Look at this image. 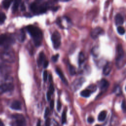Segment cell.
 Segmentation results:
<instances>
[{
  "instance_id": "obj_1",
  "label": "cell",
  "mask_w": 126,
  "mask_h": 126,
  "mask_svg": "<svg viewBox=\"0 0 126 126\" xmlns=\"http://www.w3.org/2000/svg\"><path fill=\"white\" fill-rule=\"evenodd\" d=\"M26 30L32 38L35 46H40L43 38V33L41 30L37 27L31 25L27 26Z\"/></svg>"
},
{
  "instance_id": "obj_2",
  "label": "cell",
  "mask_w": 126,
  "mask_h": 126,
  "mask_svg": "<svg viewBox=\"0 0 126 126\" xmlns=\"http://www.w3.org/2000/svg\"><path fill=\"white\" fill-rule=\"evenodd\" d=\"M116 65L118 68H120L125 64V52L121 44L117 45L116 48Z\"/></svg>"
},
{
  "instance_id": "obj_3",
  "label": "cell",
  "mask_w": 126,
  "mask_h": 126,
  "mask_svg": "<svg viewBox=\"0 0 126 126\" xmlns=\"http://www.w3.org/2000/svg\"><path fill=\"white\" fill-rule=\"evenodd\" d=\"M47 4L46 3H39L37 2H33L30 5L31 10L36 14L44 13L47 9Z\"/></svg>"
},
{
  "instance_id": "obj_4",
  "label": "cell",
  "mask_w": 126,
  "mask_h": 126,
  "mask_svg": "<svg viewBox=\"0 0 126 126\" xmlns=\"http://www.w3.org/2000/svg\"><path fill=\"white\" fill-rule=\"evenodd\" d=\"M1 59L5 62L12 63L15 62V57L14 52L9 48H5V50L0 55Z\"/></svg>"
},
{
  "instance_id": "obj_5",
  "label": "cell",
  "mask_w": 126,
  "mask_h": 126,
  "mask_svg": "<svg viewBox=\"0 0 126 126\" xmlns=\"http://www.w3.org/2000/svg\"><path fill=\"white\" fill-rule=\"evenodd\" d=\"M11 126H26V121L24 116L20 114H14L11 116Z\"/></svg>"
},
{
  "instance_id": "obj_6",
  "label": "cell",
  "mask_w": 126,
  "mask_h": 126,
  "mask_svg": "<svg viewBox=\"0 0 126 126\" xmlns=\"http://www.w3.org/2000/svg\"><path fill=\"white\" fill-rule=\"evenodd\" d=\"M14 42V38L11 35L6 34L0 35V46L4 45L5 48H9V46Z\"/></svg>"
},
{
  "instance_id": "obj_7",
  "label": "cell",
  "mask_w": 126,
  "mask_h": 126,
  "mask_svg": "<svg viewBox=\"0 0 126 126\" xmlns=\"http://www.w3.org/2000/svg\"><path fill=\"white\" fill-rule=\"evenodd\" d=\"M51 40L52 42L53 47L55 49H58L61 43V36L58 31H55L52 36Z\"/></svg>"
},
{
  "instance_id": "obj_8",
  "label": "cell",
  "mask_w": 126,
  "mask_h": 126,
  "mask_svg": "<svg viewBox=\"0 0 126 126\" xmlns=\"http://www.w3.org/2000/svg\"><path fill=\"white\" fill-rule=\"evenodd\" d=\"M14 89V85L11 83H5L0 85V94L11 91Z\"/></svg>"
},
{
  "instance_id": "obj_9",
  "label": "cell",
  "mask_w": 126,
  "mask_h": 126,
  "mask_svg": "<svg viewBox=\"0 0 126 126\" xmlns=\"http://www.w3.org/2000/svg\"><path fill=\"white\" fill-rule=\"evenodd\" d=\"M85 82V79L83 77H80L76 79L73 81L72 84V89L74 90V91H77L81 87Z\"/></svg>"
},
{
  "instance_id": "obj_10",
  "label": "cell",
  "mask_w": 126,
  "mask_h": 126,
  "mask_svg": "<svg viewBox=\"0 0 126 126\" xmlns=\"http://www.w3.org/2000/svg\"><path fill=\"white\" fill-rule=\"evenodd\" d=\"M104 33L103 30L100 27H96L94 28L91 32V35L94 39H96L98 37L99 35H101Z\"/></svg>"
},
{
  "instance_id": "obj_11",
  "label": "cell",
  "mask_w": 126,
  "mask_h": 126,
  "mask_svg": "<svg viewBox=\"0 0 126 126\" xmlns=\"http://www.w3.org/2000/svg\"><path fill=\"white\" fill-rule=\"evenodd\" d=\"M98 86L101 91H105L109 86V83L106 80L102 79L99 82Z\"/></svg>"
},
{
  "instance_id": "obj_12",
  "label": "cell",
  "mask_w": 126,
  "mask_h": 126,
  "mask_svg": "<svg viewBox=\"0 0 126 126\" xmlns=\"http://www.w3.org/2000/svg\"><path fill=\"white\" fill-rule=\"evenodd\" d=\"M112 69V63L110 62L107 63L104 65L103 69V73L105 75H108Z\"/></svg>"
},
{
  "instance_id": "obj_13",
  "label": "cell",
  "mask_w": 126,
  "mask_h": 126,
  "mask_svg": "<svg viewBox=\"0 0 126 126\" xmlns=\"http://www.w3.org/2000/svg\"><path fill=\"white\" fill-rule=\"evenodd\" d=\"M10 108L13 110H20L21 109V103L18 100H14L11 104Z\"/></svg>"
},
{
  "instance_id": "obj_14",
  "label": "cell",
  "mask_w": 126,
  "mask_h": 126,
  "mask_svg": "<svg viewBox=\"0 0 126 126\" xmlns=\"http://www.w3.org/2000/svg\"><path fill=\"white\" fill-rule=\"evenodd\" d=\"M55 71H56V73H57V74L58 75V76H59V77L62 80V81L63 82V83H64V84L67 85V81L66 80L63 73V72L62 71L61 69L58 68V67H57L55 69Z\"/></svg>"
},
{
  "instance_id": "obj_15",
  "label": "cell",
  "mask_w": 126,
  "mask_h": 126,
  "mask_svg": "<svg viewBox=\"0 0 126 126\" xmlns=\"http://www.w3.org/2000/svg\"><path fill=\"white\" fill-rule=\"evenodd\" d=\"M115 22L116 25H122L124 22L123 16L120 13L116 14L115 17Z\"/></svg>"
},
{
  "instance_id": "obj_16",
  "label": "cell",
  "mask_w": 126,
  "mask_h": 126,
  "mask_svg": "<svg viewBox=\"0 0 126 126\" xmlns=\"http://www.w3.org/2000/svg\"><path fill=\"white\" fill-rule=\"evenodd\" d=\"M45 56L44 54V53L43 52H40L39 54L38 55V57L37 60V65L38 66H40L43 63H44V62L45 61Z\"/></svg>"
},
{
  "instance_id": "obj_17",
  "label": "cell",
  "mask_w": 126,
  "mask_h": 126,
  "mask_svg": "<svg viewBox=\"0 0 126 126\" xmlns=\"http://www.w3.org/2000/svg\"><path fill=\"white\" fill-rule=\"evenodd\" d=\"M106 115H107V112L106 111H101L98 116V120L100 122L103 121L105 119L106 117Z\"/></svg>"
},
{
  "instance_id": "obj_18",
  "label": "cell",
  "mask_w": 126,
  "mask_h": 126,
  "mask_svg": "<svg viewBox=\"0 0 126 126\" xmlns=\"http://www.w3.org/2000/svg\"><path fill=\"white\" fill-rule=\"evenodd\" d=\"M25 37H26V36H25V33L24 31H23V30H21L20 31L19 33L18 34V40L20 42H22L25 40Z\"/></svg>"
},
{
  "instance_id": "obj_19",
  "label": "cell",
  "mask_w": 126,
  "mask_h": 126,
  "mask_svg": "<svg viewBox=\"0 0 126 126\" xmlns=\"http://www.w3.org/2000/svg\"><path fill=\"white\" fill-rule=\"evenodd\" d=\"M91 94H92L91 92L87 89H85V90L82 91V92H81L80 95L84 97H88L90 96Z\"/></svg>"
},
{
  "instance_id": "obj_20",
  "label": "cell",
  "mask_w": 126,
  "mask_h": 126,
  "mask_svg": "<svg viewBox=\"0 0 126 126\" xmlns=\"http://www.w3.org/2000/svg\"><path fill=\"white\" fill-rule=\"evenodd\" d=\"M85 56L83 54V52H80L79 54V56H78V64L79 65H81L85 61Z\"/></svg>"
},
{
  "instance_id": "obj_21",
  "label": "cell",
  "mask_w": 126,
  "mask_h": 126,
  "mask_svg": "<svg viewBox=\"0 0 126 126\" xmlns=\"http://www.w3.org/2000/svg\"><path fill=\"white\" fill-rule=\"evenodd\" d=\"M20 2H21L20 0H15L14 1V3H13V4L12 6V10L13 13L16 12L17 10Z\"/></svg>"
},
{
  "instance_id": "obj_22",
  "label": "cell",
  "mask_w": 126,
  "mask_h": 126,
  "mask_svg": "<svg viewBox=\"0 0 126 126\" xmlns=\"http://www.w3.org/2000/svg\"><path fill=\"white\" fill-rule=\"evenodd\" d=\"M68 69H69V71L70 73V74L71 75H74L76 73V70H75V68L74 66L70 64H68Z\"/></svg>"
},
{
  "instance_id": "obj_23",
  "label": "cell",
  "mask_w": 126,
  "mask_h": 126,
  "mask_svg": "<svg viewBox=\"0 0 126 126\" xmlns=\"http://www.w3.org/2000/svg\"><path fill=\"white\" fill-rule=\"evenodd\" d=\"M12 0H3L2 1V5L5 9H8L12 3Z\"/></svg>"
},
{
  "instance_id": "obj_24",
  "label": "cell",
  "mask_w": 126,
  "mask_h": 126,
  "mask_svg": "<svg viewBox=\"0 0 126 126\" xmlns=\"http://www.w3.org/2000/svg\"><path fill=\"white\" fill-rule=\"evenodd\" d=\"M6 15L3 12H0V24H2L6 19Z\"/></svg>"
},
{
  "instance_id": "obj_25",
  "label": "cell",
  "mask_w": 126,
  "mask_h": 126,
  "mask_svg": "<svg viewBox=\"0 0 126 126\" xmlns=\"http://www.w3.org/2000/svg\"><path fill=\"white\" fill-rule=\"evenodd\" d=\"M88 90H89V91H90L91 92V93H94V92H95L96 90V86L95 85H94V84H92V85H90L88 88H87Z\"/></svg>"
},
{
  "instance_id": "obj_26",
  "label": "cell",
  "mask_w": 126,
  "mask_h": 126,
  "mask_svg": "<svg viewBox=\"0 0 126 126\" xmlns=\"http://www.w3.org/2000/svg\"><path fill=\"white\" fill-rule=\"evenodd\" d=\"M117 32L120 35H123L125 33V30L123 27L119 26L117 28Z\"/></svg>"
},
{
  "instance_id": "obj_27",
  "label": "cell",
  "mask_w": 126,
  "mask_h": 126,
  "mask_svg": "<svg viewBox=\"0 0 126 126\" xmlns=\"http://www.w3.org/2000/svg\"><path fill=\"white\" fill-rule=\"evenodd\" d=\"M66 111L65 110L63 111L62 113V124H63L66 122Z\"/></svg>"
},
{
  "instance_id": "obj_28",
  "label": "cell",
  "mask_w": 126,
  "mask_h": 126,
  "mask_svg": "<svg viewBox=\"0 0 126 126\" xmlns=\"http://www.w3.org/2000/svg\"><path fill=\"white\" fill-rule=\"evenodd\" d=\"M59 57V54H56V55H55L51 57V60H52V61L53 62L56 63V62L58 61Z\"/></svg>"
},
{
  "instance_id": "obj_29",
  "label": "cell",
  "mask_w": 126,
  "mask_h": 126,
  "mask_svg": "<svg viewBox=\"0 0 126 126\" xmlns=\"http://www.w3.org/2000/svg\"><path fill=\"white\" fill-rule=\"evenodd\" d=\"M47 77H48V72L47 70H45L43 72V81L44 82H46L47 80Z\"/></svg>"
},
{
  "instance_id": "obj_30",
  "label": "cell",
  "mask_w": 126,
  "mask_h": 126,
  "mask_svg": "<svg viewBox=\"0 0 126 126\" xmlns=\"http://www.w3.org/2000/svg\"><path fill=\"white\" fill-rule=\"evenodd\" d=\"M54 92V87H53V85L52 84H51L50 85V87H49V90L48 92L52 95L53 94Z\"/></svg>"
},
{
  "instance_id": "obj_31",
  "label": "cell",
  "mask_w": 126,
  "mask_h": 126,
  "mask_svg": "<svg viewBox=\"0 0 126 126\" xmlns=\"http://www.w3.org/2000/svg\"><path fill=\"white\" fill-rule=\"evenodd\" d=\"M97 50V49H96L95 47H94V49H93L92 51V54L95 56V57H97V55H98V52L96 51Z\"/></svg>"
},
{
  "instance_id": "obj_32",
  "label": "cell",
  "mask_w": 126,
  "mask_h": 126,
  "mask_svg": "<svg viewBox=\"0 0 126 126\" xmlns=\"http://www.w3.org/2000/svg\"><path fill=\"white\" fill-rule=\"evenodd\" d=\"M61 107H62V104L61 103V101H60V100H58L57 101V110L58 111H60L61 110Z\"/></svg>"
},
{
  "instance_id": "obj_33",
  "label": "cell",
  "mask_w": 126,
  "mask_h": 126,
  "mask_svg": "<svg viewBox=\"0 0 126 126\" xmlns=\"http://www.w3.org/2000/svg\"><path fill=\"white\" fill-rule=\"evenodd\" d=\"M87 121L89 123L92 124L94 121V118L93 117H89L87 119Z\"/></svg>"
},
{
  "instance_id": "obj_34",
  "label": "cell",
  "mask_w": 126,
  "mask_h": 126,
  "mask_svg": "<svg viewBox=\"0 0 126 126\" xmlns=\"http://www.w3.org/2000/svg\"><path fill=\"white\" fill-rule=\"evenodd\" d=\"M49 113V109L48 107H46L45 110V113H44V118H46L48 116V114Z\"/></svg>"
},
{
  "instance_id": "obj_35",
  "label": "cell",
  "mask_w": 126,
  "mask_h": 126,
  "mask_svg": "<svg viewBox=\"0 0 126 126\" xmlns=\"http://www.w3.org/2000/svg\"><path fill=\"white\" fill-rule=\"evenodd\" d=\"M122 108L124 112H125V111H126V103H125V100H124L123 101V102H122Z\"/></svg>"
},
{
  "instance_id": "obj_36",
  "label": "cell",
  "mask_w": 126,
  "mask_h": 126,
  "mask_svg": "<svg viewBox=\"0 0 126 126\" xmlns=\"http://www.w3.org/2000/svg\"><path fill=\"white\" fill-rule=\"evenodd\" d=\"M50 119L49 118H47L45 121V126H50Z\"/></svg>"
},
{
  "instance_id": "obj_37",
  "label": "cell",
  "mask_w": 126,
  "mask_h": 126,
  "mask_svg": "<svg viewBox=\"0 0 126 126\" xmlns=\"http://www.w3.org/2000/svg\"><path fill=\"white\" fill-rule=\"evenodd\" d=\"M49 65V62L48 61H45L43 63V66L44 68H46L48 67Z\"/></svg>"
},
{
  "instance_id": "obj_38",
  "label": "cell",
  "mask_w": 126,
  "mask_h": 126,
  "mask_svg": "<svg viewBox=\"0 0 126 126\" xmlns=\"http://www.w3.org/2000/svg\"><path fill=\"white\" fill-rule=\"evenodd\" d=\"M50 108L51 109H53L54 106V100H52L50 102Z\"/></svg>"
},
{
  "instance_id": "obj_39",
  "label": "cell",
  "mask_w": 126,
  "mask_h": 126,
  "mask_svg": "<svg viewBox=\"0 0 126 126\" xmlns=\"http://www.w3.org/2000/svg\"><path fill=\"white\" fill-rule=\"evenodd\" d=\"M51 94L48 92H47V94H46V97H47V100L49 101L51 99Z\"/></svg>"
},
{
  "instance_id": "obj_40",
  "label": "cell",
  "mask_w": 126,
  "mask_h": 126,
  "mask_svg": "<svg viewBox=\"0 0 126 126\" xmlns=\"http://www.w3.org/2000/svg\"><path fill=\"white\" fill-rule=\"evenodd\" d=\"M26 9V7L24 3H22L21 5V10L22 11H25Z\"/></svg>"
},
{
  "instance_id": "obj_41",
  "label": "cell",
  "mask_w": 126,
  "mask_h": 126,
  "mask_svg": "<svg viewBox=\"0 0 126 126\" xmlns=\"http://www.w3.org/2000/svg\"><path fill=\"white\" fill-rule=\"evenodd\" d=\"M0 126H4V123H3V122L0 119Z\"/></svg>"
},
{
  "instance_id": "obj_42",
  "label": "cell",
  "mask_w": 126,
  "mask_h": 126,
  "mask_svg": "<svg viewBox=\"0 0 126 126\" xmlns=\"http://www.w3.org/2000/svg\"><path fill=\"white\" fill-rule=\"evenodd\" d=\"M52 75L51 74H50L49 76V81L51 82V81L52 80Z\"/></svg>"
},
{
  "instance_id": "obj_43",
  "label": "cell",
  "mask_w": 126,
  "mask_h": 126,
  "mask_svg": "<svg viewBox=\"0 0 126 126\" xmlns=\"http://www.w3.org/2000/svg\"><path fill=\"white\" fill-rule=\"evenodd\" d=\"M37 126H41V125H40V121H38L37 124Z\"/></svg>"
},
{
  "instance_id": "obj_44",
  "label": "cell",
  "mask_w": 126,
  "mask_h": 126,
  "mask_svg": "<svg viewBox=\"0 0 126 126\" xmlns=\"http://www.w3.org/2000/svg\"><path fill=\"white\" fill-rule=\"evenodd\" d=\"M66 20H67V19H68V18H67V17H66ZM67 21H68V22H70V20H69H69H67Z\"/></svg>"
},
{
  "instance_id": "obj_45",
  "label": "cell",
  "mask_w": 126,
  "mask_h": 126,
  "mask_svg": "<svg viewBox=\"0 0 126 126\" xmlns=\"http://www.w3.org/2000/svg\"><path fill=\"white\" fill-rule=\"evenodd\" d=\"M95 126H101V125H95Z\"/></svg>"
},
{
  "instance_id": "obj_46",
  "label": "cell",
  "mask_w": 126,
  "mask_h": 126,
  "mask_svg": "<svg viewBox=\"0 0 126 126\" xmlns=\"http://www.w3.org/2000/svg\"></svg>"
}]
</instances>
